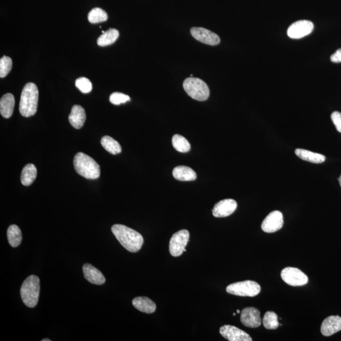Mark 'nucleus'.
Listing matches in <instances>:
<instances>
[{"mask_svg": "<svg viewBox=\"0 0 341 341\" xmlns=\"http://www.w3.org/2000/svg\"><path fill=\"white\" fill-rule=\"evenodd\" d=\"M175 179L181 181H193L196 178V174L191 168L185 166H179L172 170Z\"/></svg>", "mask_w": 341, "mask_h": 341, "instance_id": "20", "label": "nucleus"}, {"mask_svg": "<svg viewBox=\"0 0 341 341\" xmlns=\"http://www.w3.org/2000/svg\"><path fill=\"white\" fill-rule=\"evenodd\" d=\"M76 172L80 176L89 179H96L100 176V167L96 161L83 153H77L73 160Z\"/></svg>", "mask_w": 341, "mask_h": 341, "instance_id": "3", "label": "nucleus"}, {"mask_svg": "<svg viewBox=\"0 0 341 341\" xmlns=\"http://www.w3.org/2000/svg\"><path fill=\"white\" fill-rule=\"evenodd\" d=\"M108 18L107 13L100 8H93L88 14V20L91 23L105 22Z\"/></svg>", "mask_w": 341, "mask_h": 341, "instance_id": "27", "label": "nucleus"}, {"mask_svg": "<svg viewBox=\"0 0 341 341\" xmlns=\"http://www.w3.org/2000/svg\"><path fill=\"white\" fill-rule=\"evenodd\" d=\"M37 170L34 165L28 164L23 168L21 173V183L24 186H30L36 178Z\"/></svg>", "mask_w": 341, "mask_h": 341, "instance_id": "22", "label": "nucleus"}, {"mask_svg": "<svg viewBox=\"0 0 341 341\" xmlns=\"http://www.w3.org/2000/svg\"><path fill=\"white\" fill-rule=\"evenodd\" d=\"M101 144L104 149L113 155L122 153V147L116 140L110 136H104L101 140Z\"/></svg>", "mask_w": 341, "mask_h": 341, "instance_id": "24", "label": "nucleus"}, {"mask_svg": "<svg viewBox=\"0 0 341 341\" xmlns=\"http://www.w3.org/2000/svg\"><path fill=\"white\" fill-rule=\"evenodd\" d=\"M75 86L84 94L89 93L92 89L91 82L85 77H80L76 80Z\"/></svg>", "mask_w": 341, "mask_h": 341, "instance_id": "30", "label": "nucleus"}, {"mask_svg": "<svg viewBox=\"0 0 341 341\" xmlns=\"http://www.w3.org/2000/svg\"><path fill=\"white\" fill-rule=\"evenodd\" d=\"M263 325L267 329H276L278 328L279 324L278 317L276 313L267 312L265 313L263 319Z\"/></svg>", "mask_w": 341, "mask_h": 341, "instance_id": "28", "label": "nucleus"}, {"mask_svg": "<svg viewBox=\"0 0 341 341\" xmlns=\"http://www.w3.org/2000/svg\"><path fill=\"white\" fill-rule=\"evenodd\" d=\"M339 181H340V185L341 186V175L340 177V178H339Z\"/></svg>", "mask_w": 341, "mask_h": 341, "instance_id": "35", "label": "nucleus"}, {"mask_svg": "<svg viewBox=\"0 0 341 341\" xmlns=\"http://www.w3.org/2000/svg\"><path fill=\"white\" fill-rule=\"evenodd\" d=\"M132 304L136 309L146 314H153L156 305L153 300L147 297H137L132 301Z\"/></svg>", "mask_w": 341, "mask_h": 341, "instance_id": "19", "label": "nucleus"}, {"mask_svg": "<svg viewBox=\"0 0 341 341\" xmlns=\"http://www.w3.org/2000/svg\"><path fill=\"white\" fill-rule=\"evenodd\" d=\"M186 252V250L185 249V248H184V252Z\"/></svg>", "mask_w": 341, "mask_h": 341, "instance_id": "38", "label": "nucleus"}, {"mask_svg": "<svg viewBox=\"0 0 341 341\" xmlns=\"http://www.w3.org/2000/svg\"><path fill=\"white\" fill-rule=\"evenodd\" d=\"M111 231L121 245L129 252L136 253L141 249L143 237L134 229L125 225L115 224L111 227Z\"/></svg>", "mask_w": 341, "mask_h": 341, "instance_id": "1", "label": "nucleus"}, {"mask_svg": "<svg viewBox=\"0 0 341 341\" xmlns=\"http://www.w3.org/2000/svg\"><path fill=\"white\" fill-rule=\"evenodd\" d=\"M130 101V98L126 94L120 93V92H114L110 97L111 103L115 105H120L121 104L127 103Z\"/></svg>", "mask_w": 341, "mask_h": 341, "instance_id": "31", "label": "nucleus"}, {"mask_svg": "<svg viewBox=\"0 0 341 341\" xmlns=\"http://www.w3.org/2000/svg\"><path fill=\"white\" fill-rule=\"evenodd\" d=\"M183 88L191 98L199 101L207 100L210 91L208 85L198 78L189 77L183 82Z\"/></svg>", "mask_w": 341, "mask_h": 341, "instance_id": "5", "label": "nucleus"}, {"mask_svg": "<svg viewBox=\"0 0 341 341\" xmlns=\"http://www.w3.org/2000/svg\"><path fill=\"white\" fill-rule=\"evenodd\" d=\"M331 119L335 124L336 129L339 132L341 133V113L338 111H335L332 114Z\"/></svg>", "mask_w": 341, "mask_h": 341, "instance_id": "32", "label": "nucleus"}, {"mask_svg": "<svg viewBox=\"0 0 341 341\" xmlns=\"http://www.w3.org/2000/svg\"><path fill=\"white\" fill-rule=\"evenodd\" d=\"M341 331V317L330 316L326 318L321 326V333L325 336H331Z\"/></svg>", "mask_w": 341, "mask_h": 341, "instance_id": "15", "label": "nucleus"}, {"mask_svg": "<svg viewBox=\"0 0 341 341\" xmlns=\"http://www.w3.org/2000/svg\"><path fill=\"white\" fill-rule=\"evenodd\" d=\"M281 278L288 285L302 286L309 282V278L301 270L295 267H286L281 271Z\"/></svg>", "mask_w": 341, "mask_h": 341, "instance_id": "8", "label": "nucleus"}, {"mask_svg": "<svg viewBox=\"0 0 341 341\" xmlns=\"http://www.w3.org/2000/svg\"><path fill=\"white\" fill-rule=\"evenodd\" d=\"M7 237L9 245L13 248L17 247L22 242V232L16 225L13 224L9 226L7 230Z\"/></svg>", "mask_w": 341, "mask_h": 341, "instance_id": "23", "label": "nucleus"}, {"mask_svg": "<svg viewBox=\"0 0 341 341\" xmlns=\"http://www.w3.org/2000/svg\"><path fill=\"white\" fill-rule=\"evenodd\" d=\"M261 290L259 283L253 281L238 282L230 284L226 288V291L231 295L243 297H254L259 295Z\"/></svg>", "mask_w": 341, "mask_h": 341, "instance_id": "6", "label": "nucleus"}, {"mask_svg": "<svg viewBox=\"0 0 341 341\" xmlns=\"http://www.w3.org/2000/svg\"><path fill=\"white\" fill-rule=\"evenodd\" d=\"M189 233L186 229L175 233L170 241V252L172 257H179L183 254L184 249L188 244Z\"/></svg>", "mask_w": 341, "mask_h": 341, "instance_id": "7", "label": "nucleus"}, {"mask_svg": "<svg viewBox=\"0 0 341 341\" xmlns=\"http://www.w3.org/2000/svg\"><path fill=\"white\" fill-rule=\"evenodd\" d=\"M39 91L34 83H27L23 87L21 94L19 111L24 117L34 116L37 112Z\"/></svg>", "mask_w": 341, "mask_h": 341, "instance_id": "2", "label": "nucleus"}, {"mask_svg": "<svg viewBox=\"0 0 341 341\" xmlns=\"http://www.w3.org/2000/svg\"><path fill=\"white\" fill-rule=\"evenodd\" d=\"M119 35L120 33L118 30L110 28L99 37L98 44L99 46H107L112 44L117 41Z\"/></svg>", "mask_w": 341, "mask_h": 341, "instance_id": "25", "label": "nucleus"}, {"mask_svg": "<svg viewBox=\"0 0 341 341\" xmlns=\"http://www.w3.org/2000/svg\"><path fill=\"white\" fill-rule=\"evenodd\" d=\"M237 202L233 199H225L214 205L212 214L215 217H226L233 214L237 208Z\"/></svg>", "mask_w": 341, "mask_h": 341, "instance_id": "14", "label": "nucleus"}, {"mask_svg": "<svg viewBox=\"0 0 341 341\" xmlns=\"http://www.w3.org/2000/svg\"><path fill=\"white\" fill-rule=\"evenodd\" d=\"M172 144L173 148L180 153H185L190 151V144L184 137L180 135H174L172 137Z\"/></svg>", "mask_w": 341, "mask_h": 341, "instance_id": "26", "label": "nucleus"}, {"mask_svg": "<svg viewBox=\"0 0 341 341\" xmlns=\"http://www.w3.org/2000/svg\"><path fill=\"white\" fill-rule=\"evenodd\" d=\"M241 322L247 328H259L262 324L259 310L253 307L245 308L241 312Z\"/></svg>", "mask_w": 341, "mask_h": 341, "instance_id": "12", "label": "nucleus"}, {"mask_svg": "<svg viewBox=\"0 0 341 341\" xmlns=\"http://www.w3.org/2000/svg\"><path fill=\"white\" fill-rule=\"evenodd\" d=\"M85 120L86 114L84 109L80 105L73 106L68 117L71 125L75 129H80L84 125Z\"/></svg>", "mask_w": 341, "mask_h": 341, "instance_id": "17", "label": "nucleus"}, {"mask_svg": "<svg viewBox=\"0 0 341 341\" xmlns=\"http://www.w3.org/2000/svg\"><path fill=\"white\" fill-rule=\"evenodd\" d=\"M191 34L195 39L203 43L215 46L220 42V38L216 34L202 27H193Z\"/></svg>", "mask_w": 341, "mask_h": 341, "instance_id": "13", "label": "nucleus"}, {"mask_svg": "<svg viewBox=\"0 0 341 341\" xmlns=\"http://www.w3.org/2000/svg\"><path fill=\"white\" fill-rule=\"evenodd\" d=\"M311 21L303 20L292 23L288 29V36L292 39H300L310 34L314 30Z\"/></svg>", "mask_w": 341, "mask_h": 341, "instance_id": "9", "label": "nucleus"}, {"mask_svg": "<svg viewBox=\"0 0 341 341\" xmlns=\"http://www.w3.org/2000/svg\"><path fill=\"white\" fill-rule=\"evenodd\" d=\"M42 341H51V340H49V339H44V340H42Z\"/></svg>", "mask_w": 341, "mask_h": 341, "instance_id": "34", "label": "nucleus"}, {"mask_svg": "<svg viewBox=\"0 0 341 341\" xmlns=\"http://www.w3.org/2000/svg\"><path fill=\"white\" fill-rule=\"evenodd\" d=\"M331 60L333 63L341 62V48L339 49L331 56Z\"/></svg>", "mask_w": 341, "mask_h": 341, "instance_id": "33", "label": "nucleus"}, {"mask_svg": "<svg viewBox=\"0 0 341 341\" xmlns=\"http://www.w3.org/2000/svg\"><path fill=\"white\" fill-rule=\"evenodd\" d=\"M12 68V60L9 57L4 56L0 59V77L8 75Z\"/></svg>", "mask_w": 341, "mask_h": 341, "instance_id": "29", "label": "nucleus"}, {"mask_svg": "<svg viewBox=\"0 0 341 341\" xmlns=\"http://www.w3.org/2000/svg\"><path fill=\"white\" fill-rule=\"evenodd\" d=\"M284 224L283 215L280 211L275 210L267 215L262 224V229L265 233H274L281 229Z\"/></svg>", "mask_w": 341, "mask_h": 341, "instance_id": "10", "label": "nucleus"}, {"mask_svg": "<svg viewBox=\"0 0 341 341\" xmlns=\"http://www.w3.org/2000/svg\"><path fill=\"white\" fill-rule=\"evenodd\" d=\"M295 154L302 160L308 161V162L316 163V164L324 163L326 160V157L324 155L305 150V149H296Z\"/></svg>", "mask_w": 341, "mask_h": 341, "instance_id": "21", "label": "nucleus"}, {"mask_svg": "<svg viewBox=\"0 0 341 341\" xmlns=\"http://www.w3.org/2000/svg\"><path fill=\"white\" fill-rule=\"evenodd\" d=\"M83 272H84L85 278L91 284L103 285L105 283L106 279L104 275L91 264H84L83 266Z\"/></svg>", "mask_w": 341, "mask_h": 341, "instance_id": "16", "label": "nucleus"}, {"mask_svg": "<svg viewBox=\"0 0 341 341\" xmlns=\"http://www.w3.org/2000/svg\"><path fill=\"white\" fill-rule=\"evenodd\" d=\"M233 316H236V313H234Z\"/></svg>", "mask_w": 341, "mask_h": 341, "instance_id": "37", "label": "nucleus"}, {"mask_svg": "<svg viewBox=\"0 0 341 341\" xmlns=\"http://www.w3.org/2000/svg\"><path fill=\"white\" fill-rule=\"evenodd\" d=\"M236 312H237V314H240V310H237V311H236Z\"/></svg>", "mask_w": 341, "mask_h": 341, "instance_id": "36", "label": "nucleus"}, {"mask_svg": "<svg viewBox=\"0 0 341 341\" xmlns=\"http://www.w3.org/2000/svg\"><path fill=\"white\" fill-rule=\"evenodd\" d=\"M39 278L35 275H31L22 284L20 289L21 298L26 306L34 308L39 301Z\"/></svg>", "mask_w": 341, "mask_h": 341, "instance_id": "4", "label": "nucleus"}, {"mask_svg": "<svg viewBox=\"0 0 341 341\" xmlns=\"http://www.w3.org/2000/svg\"><path fill=\"white\" fill-rule=\"evenodd\" d=\"M15 106V98L13 94L7 93L3 95L0 100V113L2 117L9 118L11 117Z\"/></svg>", "mask_w": 341, "mask_h": 341, "instance_id": "18", "label": "nucleus"}, {"mask_svg": "<svg viewBox=\"0 0 341 341\" xmlns=\"http://www.w3.org/2000/svg\"><path fill=\"white\" fill-rule=\"evenodd\" d=\"M219 332L222 337L229 341H252L253 340L248 334L233 326H223L220 328Z\"/></svg>", "mask_w": 341, "mask_h": 341, "instance_id": "11", "label": "nucleus"}]
</instances>
